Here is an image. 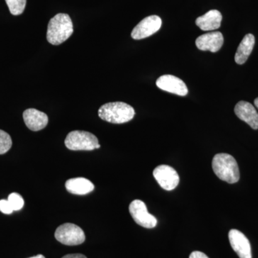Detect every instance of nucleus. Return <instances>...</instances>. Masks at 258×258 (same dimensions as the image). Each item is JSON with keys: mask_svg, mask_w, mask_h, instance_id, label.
<instances>
[{"mask_svg": "<svg viewBox=\"0 0 258 258\" xmlns=\"http://www.w3.org/2000/svg\"><path fill=\"white\" fill-rule=\"evenodd\" d=\"M212 169L219 179L229 184H235L240 179V170L235 158L228 154H217L212 159Z\"/></svg>", "mask_w": 258, "mask_h": 258, "instance_id": "nucleus-1", "label": "nucleus"}, {"mask_svg": "<svg viewBox=\"0 0 258 258\" xmlns=\"http://www.w3.org/2000/svg\"><path fill=\"white\" fill-rule=\"evenodd\" d=\"M74 32L73 22L69 15H56L49 22L47 40L53 45H59L66 41Z\"/></svg>", "mask_w": 258, "mask_h": 258, "instance_id": "nucleus-2", "label": "nucleus"}, {"mask_svg": "<svg viewBox=\"0 0 258 258\" xmlns=\"http://www.w3.org/2000/svg\"><path fill=\"white\" fill-rule=\"evenodd\" d=\"M98 115L102 120L120 124L133 119L135 111L133 107L123 102H111L103 105L99 108Z\"/></svg>", "mask_w": 258, "mask_h": 258, "instance_id": "nucleus-3", "label": "nucleus"}, {"mask_svg": "<svg viewBox=\"0 0 258 258\" xmlns=\"http://www.w3.org/2000/svg\"><path fill=\"white\" fill-rule=\"evenodd\" d=\"M64 144L72 151H92L101 147L96 136L83 131L70 132L64 140Z\"/></svg>", "mask_w": 258, "mask_h": 258, "instance_id": "nucleus-4", "label": "nucleus"}, {"mask_svg": "<svg viewBox=\"0 0 258 258\" xmlns=\"http://www.w3.org/2000/svg\"><path fill=\"white\" fill-rule=\"evenodd\" d=\"M56 240L66 245H79L84 242L86 235L79 226L72 223H66L59 226L55 231Z\"/></svg>", "mask_w": 258, "mask_h": 258, "instance_id": "nucleus-5", "label": "nucleus"}, {"mask_svg": "<svg viewBox=\"0 0 258 258\" xmlns=\"http://www.w3.org/2000/svg\"><path fill=\"white\" fill-rule=\"evenodd\" d=\"M129 212L136 223L144 228L152 229L157 225V218L149 213L147 205L142 200H134L129 205Z\"/></svg>", "mask_w": 258, "mask_h": 258, "instance_id": "nucleus-6", "label": "nucleus"}, {"mask_svg": "<svg viewBox=\"0 0 258 258\" xmlns=\"http://www.w3.org/2000/svg\"><path fill=\"white\" fill-rule=\"evenodd\" d=\"M158 184L166 191L175 189L179 183V176L174 168L168 165L158 166L153 171Z\"/></svg>", "mask_w": 258, "mask_h": 258, "instance_id": "nucleus-7", "label": "nucleus"}, {"mask_svg": "<svg viewBox=\"0 0 258 258\" xmlns=\"http://www.w3.org/2000/svg\"><path fill=\"white\" fill-rule=\"evenodd\" d=\"M162 21L157 15H151L142 20L134 28L132 32V37L134 40H142L152 36L160 30Z\"/></svg>", "mask_w": 258, "mask_h": 258, "instance_id": "nucleus-8", "label": "nucleus"}, {"mask_svg": "<svg viewBox=\"0 0 258 258\" xmlns=\"http://www.w3.org/2000/svg\"><path fill=\"white\" fill-rule=\"evenodd\" d=\"M156 83L158 88L166 92L174 93L180 96L187 95L188 88L186 84L182 80L176 76L164 75L159 77Z\"/></svg>", "mask_w": 258, "mask_h": 258, "instance_id": "nucleus-9", "label": "nucleus"}, {"mask_svg": "<svg viewBox=\"0 0 258 258\" xmlns=\"http://www.w3.org/2000/svg\"><path fill=\"white\" fill-rule=\"evenodd\" d=\"M228 236L231 246L239 257L252 258L250 243L242 232L232 229L229 232Z\"/></svg>", "mask_w": 258, "mask_h": 258, "instance_id": "nucleus-10", "label": "nucleus"}, {"mask_svg": "<svg viewBox=\"0 0 258 258\" xmlns=\"http://www.w3.org/2000/svg\"><path fill=\"white\" fill-rule=\"evenodd\" d=\"M224 43L223 35L220 32H212L198 37L196 45L199 50L216 52Z\"/></svg>", "mask_w": 258, "mask_h": 258, "instance_id": "nucleus-11", "label": "nucleus"}, {"mask_svg": "<svg viewBox=\"0 0 258 258\" xmlns=\"http://www.w3.org/2000/svg\"><path fill=\"white\" fill-rule=\"evenodd\" d=\"M236 115L240 120L247 123L251 128L258 129V113L256 108L250 103L240 101L235 107Z\"/></svg>", "mask_w": 258, "mask_h": 258, "instance_id": "nucleus-12", "label": "nucleus"}, {"mask_svg": "<svg viewBox=\"0 0 258 258\" xmlns=\"http://www.w3.org/2000/svg\"><path fill=\"white\" fill-rule=\"evenodd\" d=\"M24 121L29 129L38 132L47 126L48 117L43 112L35 108H29L23 113Z\"/></svg>", "mask_w": 258, "mask_h": 258, "instance_id": "nucleus-13", "label": "nucleus"}, {"mask_svg": "<svg viewBox=\"0 0 258 258\" xmlns=\"http://www.w3.org/2000/svg\"><path fill=\"white\" fill-rule=\"evenodd\" d=\"M222 16L220 11L212 10L196 20V25L204 31L217 30L221 25Z\"/></svg>", "mask_w": 258, "mask_h": 258, "instance_id": "nucleus-14", "label": "nucleus"}, {"mask_svg": "<svg viewBox=\"0 0 258 258\" xmlns=\"http://www.w3.org/2000/svg\"><path fill=\"white\" fill-rule=\"evenodd\" d=\"M66 188L69 192L74 195H86L93 191L94 185L86 178H73L66 181Z\"/></svg>", "mask_w": 258, "mask_h": 258, "instance_id": "nucleus-15", "label": "nucleus"}, {"mask_svg": "<svg viewBox=\"0 0 258 258\" xmlns=\"http://www.w3.org/2000/svg\"><path fill=\"white\" fill-rule=\"evenodd\" d=\"M255 39L252 34H247L241 41L235 56V60L237 64H242L247 61L251 52L253 50Z\"/></svg>", "mask_w": 258, "mask_h": 258, "instance_id": "nucleus-16", "label": "nucleus"}, {"mask_svg": "<svg viewBox=\"0 0 258 258\" xmlns=\"http://www.w3.org/2000/svg\"><path fill=\"white\" fill-rule=\"evenodd\" d=\"M12 15L23 14L26 6L27 0H5Z\"/></svg>", "mask_w": 258, "mask_h": 258, "instance_id": "nucleus-17", "label": "nucleus"}, {"mask_svg": "<svg viewBox=\"0 0 258 258\" xmlns=\"http://www.w3.org/2000/svg\"><path fill=\"white\" fill-rule=\"evenodd\" d=\"M13 145L11 137L4 131L0 130V154H4L11 149Z\"/></svg>", "mask_w": 258, "mask_h": 258, "instance_id": "nucleus-18", "label": "nucleus"}, {"mask_svg": "<svg viewBox=\"0 0 258 258\" xmlns=\"http://www.w3.org/2000/svg\"><path fill=\"white\" fill-rule=\"evenodd\" d=\"M8 201L11 205L14 211H19L21 210L24 206V200L22 198L21 195H19L18 193L10 194L8 197Z\"/></svg>", "mask_w": 258, "mask_h": 258, "instance_id": "nucleus-19", "label": "nucleus"}, {"mask_svg": "<svg viewBox=\"0 0 258 258\" xmlns=\"http://www.w3.org/2000/svg\"><path fill=\"white\" fill-rule=\"evenodd\" d=\"M13 211L14 210H13L8 200H0V212H3L5 215H10V214L13 213Z\"/></svg>", "mask_w": 258, "mask_h": 258, "instance_id": "nucleus-20", "label": "nucleus"}, {"mask_svg": "<svg viewBox=\"0 0 258 258\" xmlns=\"http://www.w3.org/2000/svg\"><path fill=\"white\" fill-rule=\"evenodd\" d=\"M189 258H209L208 256L203 253V252H200V251H194L190 254Z\"/></svg>", "mask_w": 258, "mask_h": 258, "instance_id": "nucleus-21", "label": "nucleus"}, {"mask_svg": "<svg viewBox=\"0 0 258 258\" xmlns=\"http://www.w3.org/2000/svg\"><path fill=\"white\" fill-rule=\"evenodd\" d=\"M62 258H87L82 254H69L64 256Z\"/></svg>", "mask_w": 258, "mask_h": 258, "instance_id": "nucleus-22", "label": "nucleus"}, {"mask_svg": "<svg viewBox=\"0 0 258 258\" xmlns=\"http://www.w3.org/2000/svg\"><path fill=\"white\" fill-rule=\"evenodd\" d=\"M29 258H45L44 257L42 254H37L36 256H34V257H29Z\"/></svg>", "mask_w": 258, "mask_h": 258, "instance_id": "nucleus-23", "label": "nucleus"}, {"mask_svg": "<svg viewBox=\"0 0 258 258\" xmlns=\"http://www.w3.org/2000/svg\"><path fill=\"white\" fill-rule=\"evenodd\" d=\"M254 106H256V108H257L258 110V98H256V99L254 100Z\"/></svg>", "mask_w": 258, "mask_h": 258, "instance_id": "nucleus-24", "label": "nucleus"}]
</instances>
